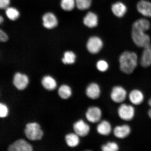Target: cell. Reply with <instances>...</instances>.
I'll return each mask as SVG.
<instances>
[{"instance_id":"1","label":"cell","mask_w":151,"mask_h":151,"mask_svg":"<svg viewBox=\"0 0 151 151\" xmlns=\"http://www.w3.org/2000/svg\"><path fill=\"white\" fill-rule=\"evenodd\" d=\"M150 27V22L146 19H139L134 22L132 27V37L137 46L144 48L151 44L150 37L146 33Z\"/></svg>"},{"instance_id":"2","label":"cell","mask_w":151,"mask_h":151,"mask_svg":"<svg viewBox=\"0 0 151 151\" xmlns=\"http://www.w3.org/2000/svg\"><path fill=\"white\" fill-rule=\"evenodd\" d=\"M120 70L126 74H131L137 65L138 57L135 52L125 51L119 58Z\"/></svg>"},{"instance_id":"3","label":"cell","mask_w":151,"mask_h":151,"mask_svg":"<svg viewBox=\"0 0 151 151\" xmlns=\"http://www.w3.org/2000/svg\"><path fill=\"white\" fill-rule=\"evenodd\" d=\"M24 132L26 137L32 141L40 140L43 135L40 126L36 122L29 123L26 124Z\"/></svg>"},{"instance_id":"4","label":"cell","mask_w":151,"mask_h":151,"mask_svg":"<svg viewBox=\"0 0 151 151\" xmlns=\"http://www.w3.org/2000/svg\"><path fill=\"white\" fill-rule=\"evenodd\" d=\"M119 117L125 121H130L135 116V111L133 106L126 104H122L118 109Z\"/></svg>"},{"instance_id":"5","label":"cell","mask_w":151,"mask_h":151,"mask_svg":"<svg viewBox=\"0 0 151 151\" xmlns=\"http://www.w3.org/2000/svg\"><path fill=\"white\" fill-rule=\"evenodd\" d=\"M127 92L124 87L121 86L113 87L110 93L112 101L116 103H122L125 101L127 96Z\"/></svg>"},{"instance_id":"6","label":"cell","mask_w":151,"mask_h":151,"mask_svg":"<svg viewBox=\"0 0 151 151\" xmlns=\"http://www.w3.org/2000/svg\"><path fill=\"white\" fill-rule=\"evenodd\" d=\"M102 113L101 109L97 106L90 107L87 110L85 116L86 119L91 123H96L101 120Z\"/></svg>"},{"instance_id":"7","label":"cell","mask_w":151,"mask_h":151,"mask_svg":"<svg viewBox=\"0 0 151 151\" xmlns=\"http://www.w3.org/2000/svg\"><path fill=\"white\" fill-rule=\"evenodd\" d=\"M102 40L99 37L93 36L88 39L86 44L87 49L88 52L92 54L99 52L103 48Z\"/></svg>"},{"instance_id":"8","label":"cell","mask_w":151,"mask_h":151,"mask_svg":"<svg viewBox=\"0 0 151 151\" xmlns=\"http://www.w3.org/2000/svg\"><path fill=\"white\" fill-rule=\"evenodd\" d=\"M73 130L80 137L87 136L90 131V126L83 120L81 119L75 122L73 125Z\"/></svg>"},{"instance_id":"9","label":"cell","mask_w":151,"mask_h":151,"mask_svg":"<svg viewBox=\"0 0 151 151\" xmlns=\"http://www.w3.org/2000/svg\"><path fill=\"white\" fill-rule=\"evenodd\" d=\"M33 150L31 145L22 139L15 141L8 148V150L9 151H31Z\"/></svg>"},{"instance_id":"10","label":"cell","mask_w":151,"mask_h":151,"mask_svg":"<svg viewBox=\"0 0 151 151\" xmlns=\"http://www.w3.org/2000/svg\"><path fill=\"white\" fill-rule=\"evenodd\" d=\"M101 93V88L96 83H91L87 86L86 93L87 97L92 100H96L100 97Z\"/></svg>"},{"instance_id":"11","label":"cell","mask_w":151,"mask_h":151,"mask_svg":"<svg viewBox=\"0 0 151 151\" xmlns=\"http://www.w3.org/2000/svg\"><path fill=\"white\" fill-rule=\"evenodd\" d=\"M29 83L27 76L20 73H17L13 79V84L19 90H23L26 88Z\"/></svg>"},{"instance_id":"12","label":"cell","mask_w":151,"mask_h":151,"mask_svg":"<svg viewBox=\"0 0 151 151\" xmlns=\"http://www.w3.org/2000/svg\"><path fill=\"white\" fill-rule=\"evenodd\" d=\"M43 25L48 29L55 28L58 24V20L56 16L52 12H47L42 17Z\"/></svg>"},{"instance_id":"13","label":"cell","mask_w":151,"mask_h":151,"mask_svg":"<svg viewBox=\"0 0 151 151\" xmlns=\"http://www.w3.org/2000/svg\"><path fill=\"white\" fill-rule=\"evenodd\" d=\"M131 128L127 124L117 126L113 130L114 136L119 139H124L127 137L131 134Z\"/></svg>"},{"instance_id":"14","label":"cell","mask_w":151,"mask_h":151,"mask_svg":"<svg viewBox=\"0 0 151 151\" xmlns=\"http://www.w3.org/2000/svg\"><path fill=\"white\" fill-rule=\"evenodd\" d=\"M138 12L143 16L151 18V2L147 0H140L137 5Z\"/></svg>"},{"instance_id":"15","label":"cell","mask_w":151,"mask_h":151,"mask_svg":"<svg viewBox=\"0 0 151 151\" xmlns=\"http://www.w3.org/2000/svg\"><path fill=\"white\" fill-rule=\"evenodd\" d=\"M111 9L113 14L118 18L124 17L127 10V6L121 1H116L113 4Z\"/></svg>"},{"instance_id":"16","label":"cell","mask_w":151,"mask_h":151,"mask_svg":"<svg viewBox=\"0 0 151 151\" xmlns=\"http://www.w3.org/2000/svg\"><path fill=\"white\" fill-rule=\"evenodd\" d=\"M144 95L140 90L134 89L132 90L129 94V99L133 105H139L141 104L144 101Z\"/></svg>"},{"instance_id":"17","label":"cell","mask_w":151,"mask_h":151,"mask_svg":"<svg viewBox=\"0 0 151 151\" xmlns=\"http://www.w3.org/2000/svg\"><path fill=\"white\" fill-rule=\"evenodd\" d=\"M96 130L100 135L106 136L110 135L112 132V126L108 121L103 120L99 122Z\"/></svg>"},{"instance_id":"18","label":"cell","mask_w":151,"mask_h":151,"mask_svg":"<svg viewBox=\"0 0 151 151\" xmlns=\"http://www.w3.org/2000/svg\"><path fill=\"white\" fill-rule=\"evenodd\" d=\"M140 64L144 68L151 66V44L144 48L141 56Z\"/></svg>"},{"instance_id":"19","label":"cell","mask_w":151,"mask_h":151,"mask_svg":"<svg viewBox=\"0 0 151 151\" xmlns=\"http://www.w3.org/2000/svg\"><path fill=\"white\" fill-rule=\"evenodd\" d=\"M99 22L97 15L92 12H88L84 17L83 23L87 27L92 28L97 26Z\"/></svg>"},{"instance_id":"20","label":"cell","mask_w":151,"mask_h":151,"mask_svg":"<svg viewBox=\"0 0 151 151\" xmlns=\"http://www.w3.org/2000/svg\"><path fill=\"white\" fill-rule=\"evenodd\" d=\"M42 84L45 89L50 91L54 90L57 86L56 81L50 76H46L43 77Z\"/></svg>"},{"instance_id":"21","label":"cell","mask_w":151,"mask_h":151,"mask_svg":"<svg viewBox=\"0 0 151 151\" xmlns=\"http://www.w3.org/2000/svg\"><path fill=\"white\" fill-rule=\"evenodd\" d=\"M79 136L76 133H70L66 135L65 140L67 144L70 147H75L77 146L80 142Z\"/></svg>"},{"instance_id":"22","label":"cell","mask_w":151,"mask_h":151,"mask_svg":"<svg viewBox=\"0 0 151 151\" xmlns=\"http://www.w3.org/2000/svg\"><path fill=\"white\" fill-rule=\"evenodd\" d=\"M58 94L62 99H67L71 96V89L70 87L67 85H62L58 90Z\"/></svg>"},{"instance_id":"23","label":"cell","mask_w":151,"mask_h":151,"mask_svg":"<svg viewBox=\"0 0 151 151\" xmlns=\"http://www.w3.org/2000/svg\"><path fill=\"white\" fill-rule=\"evenodd\" d=\"M5 14L9 20L14 21L20 16V13L17 9L14 7H9L5 9Z\"/></svg>"},{"instance_id":"24","label":"cell","mask_w":151,"mask_h":151,"mask_svg":"<svg viewBox=\"0 0 151 151\" xmlns=\"http://www.w3.org/2000/svg\"><path fill=\"white\" fill-rule=\"evenodd\" d=\"M60 6L64 11H72L76 6L75 0H61Z\"/></svg>"},{"instance_id":"25","label":"cell","mask_w":151,"mask_h":151,"mask_svg":"<svg viewBox=\"0 0 151 151\" xmlns=\"http://www.w3.org/2000/svg\"><path fill=\"white\" fill-rule=\"evenodd\" d=\"M76 55L74 53L70 51H67L64 54L62 62L64 64L71 65L74 63L75 62Z\"/></svg>"},{"instance_id":"26","label":"cell","mask_w":151,"mask_h":151,"mask_svg":"<svg viewBox=\"0 0 151 151\" xmlns=\"http://www.w3.org/2000/svg\"><path fill=\"white\" fill-rule=\"evenodd\" d=\"M76 6L79 10L83 11L89 9L92 4V0H75Z\"/></svg>"},{"instance_id":"27","label":"cell","mask_w":151,"mask_h":151,"mask_svg":"<svg viewBox=\"0 0 151 151\" xmlns=\"http://www.w3.org/2000/svg\"><path fill=\"white\" fill-rule=\"evenodd\" d=\"M119 149L117 143L115 142H109L101 147V150L103 151H117Z\"/></svg>"},{"instance_id":"28","label":"cell","mask_w":151,"mask_h":151,"mask_svg":"<svg viewBox=\"0 0 151 151\" xmlns=\"http://www.w3.org/2000/svg\"><path fill=\"white\" fill-rule=\"evenodd\" d=\"M109 65L106 61L104 60H99L96 64V67L99 71L101 72L106 71L109 68Z\"/></svg>"},{"instance_id":"29","label":"cell","mask_w":151,"mask_h":151,"mask_svg":"<svg viewBox=\"0 0 151 151\" xmlns=\"http://www.w3.org/2000/svg\"><path fill=\"white\" fill-rule=\"evenodd\" d=\"M8 114V109L5 105L2 103L0 104V116L4 118Z\"/></svg>"},{"instance_id":"30","label":"cell","mask_w":151,"mask_h":151,"mask_svg":"<svg viewBox=\"0 0 151 151\" xmlns=\"http://www.w3.org/2000/svg\"><path fill=\"white\" fill-rule=\"evenodd\" d=\"M10 0H0V8L1 9H6L9 7Z\"/></svg>"},{"instance_id":"31","label":"cell","mask_w":151,"mask_h":151,"mask_svg":"<svg viewBox=\"0 0 151 151\" xmlns=\"http://www.w3.org/2000/svg\"><path fill=\"white\" fill-rule=\"evenodd\" d=\"M8 35L2 30L0 31V40L2 42H5L8 40Z\"/></svg>"},{"instance_id":"32","label":"cell","mask_w":151,"mask_h":151,"mask_svg":"<svg viewBox=\"0 0 151 151\" xmlns=\"http://www.w3.org/2000/svg\"><path fill=\"white\" fill-rule=\"evenodd\" d=\"M148 115L149 117L151 119V107L148 111Z\"/></svg>"},{"instance_id":"33","label":"cell","mask_w":151,"mask_h":151,"mask_svg":"<svg viewBox=\"0 0 151 151\" xmlns=\"http://www.w3.org/2000/svg\"><path fill=\"white\" fill-rule=\"evenodd\" d=\"M3 21L4 18L3 17L1 16L0 17V23H1V24L2 23V22H3Z\"/></svg>"},{"instance_id":"34","label":"cell","mask_w":151,"mask_h":151,"mask_svg":"<svg viewBox=\"0 0 151 151\" xmlns=\"http://www.w3.org/2000/svg\"><path fill=\"white\" fill-rule=\"evenodd\" d=\"M148 104L151 107V97L148 100Z\"/></svg>"}]
</instances>
